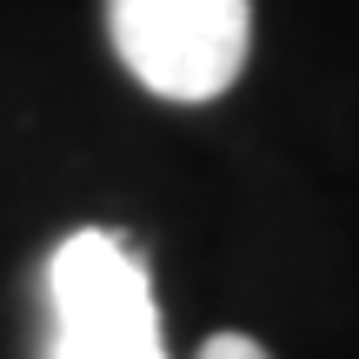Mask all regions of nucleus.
Here are the masks:
<instances>
[{
    "label": "nucleus",
    "instance_id": "1",
    "mask_svg": "<svg viewBox=\"0 0 359 359\" xmlns=\"http://www.w3.org/2000/svg\"><path fill=\"white\" fill-rule=\"evenodd\" d=\"M47 359H167L154 273L127 233L80 226L47 253Z\"/></svg>",
    "mask_w": 359,
    "mask_h": 359
},
{
    "label": "nucleus",
    "instance_id": "3",
    "mask_svg": "<svg viewBox=\"0 0 359 359\" xmlns=\"http://www.w3.org/2000/svg\"><path fill=\"white\" fill-rule=\"evenodd\" d=\"M200 359H273V353L259 346V339H246V333H213L200 346Z\"/></svg>",
    "mask_w": 359,
    "mask_h": 359
},
{
    "label": "nucleus",
    "instance_id": "2",
    "mask_svg": "<svg viewBox=\"0 0 359 359\" xmlns=\"http://www.w3.org/2000/svg\"><path fill=\"white\" fill-rule=\"evenodd\" d=\"M107 34L147 93L200 107L240 80L253 47V0H107Z\"/></svg>",
    "mask_w": 359,
    "mask_h": 359
}]
</instances>
